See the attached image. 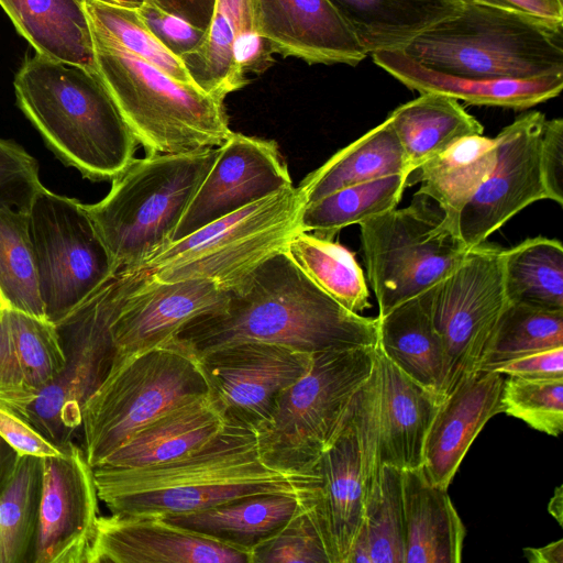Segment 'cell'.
Instances as JSON below:
<instances>
[{"label": "cell", "instance_id": "6da1fadb", "mask_svg": "<svg viewBox=\"0 0 563 563\" xmlns=\"http://www.w3.org/2000/svg\"><path fill=\"white\" fill-rule=\"evenodd\" d=\"M377 336V318L345 309L282 251L230 288L223 307L194 318L172 339L198 357L244 342L284 345L312 354L375 346Z\"/></svg>", "mask_w": 563, "mask_h": 563}, {"label": "cell", "instance_id": "7a4b0ae2", "mask_svg": "<svg viewBox=\"0 0 563 563\" xmlns=\"http://www.w3.org/2000/svg\"><path fill=\"white\" fill-rule=\"evenodd\" d=\"M99 499L111 512L174 516L257 494L298 496L310 478L287 475L261 459L253 429L225 422L197 450L136 468L92 467Z\"/></svg>", "mask_w": 563, "mask_h": 563}, {"label": "cell", "instance_id": "3957f363", "mask_svg": "<svg viewBox=\"0 0 563 563\" xmlns=\"http://www.w3.org/2000/svg\"><path fill=\"white\" fill-rule=\"evenodd\" d=\"M13 86L46 146L84 178L112 180L135 158L140 144L97 71L35 54Z\"/></svg>", "mask_w": 563, "mask_h": 563}, {"label": "cell", "instance_id": "277c9868", "mask_svg": "<svg viewBox=\"0 0 563 563\" xmlns=\"http://www.w3.org/2000/svg\"><path fill=\"white\" fill-rule=\"evenodd\" d=\"M218 156V147L185 154H146L86 205L117 272L143 269L173 243L187 207Z\"/></svg>", "mask_w": 563, "mask_h": 563}, {"label": "cell", "instance_id": "5b68a950", "mask_svg": "<svg viewBox=\"0 0 563 563\" xmlns=\"http://www.w3.org/2000/svg\"><path fill=\"white\" fill-rule=\"evenodd\" d=\"M402 53L434 70L473 78L563 75V22L465 2Z\"/></svg>", "mask_w": 563, "mask_h": 563}, {"label": "cell", "instance_id": "8992f818", "mask_svg": "<svg viewBox=\"0 0 563 563\" xmlns=\"http://www.w3.org/2000/svg\"><path fill=\"white\" fill-rule=\"evenodd\" d=\"M97 74L146 154L219 147L233 132L224 100L169 77L92 31Z\"/></svg>", "mask_w": 563, "mask_h": 563}, {"label": "cell", "instance_id": "52a82bcc", "mask_svg": "<svg viewBox=\"0 0 563 563\" xmlns=\"http://www.w3.org/2000/svg\"><path fill=\"white\" fill-rule=\"evenodd\" d=\"M146 269H121L55 323L65 354L59 375L38 391L0 397L3 405L63 448L81 428L82 407L109 374L114 354L111 324Z\"/></svg>", "mask_w": 563, "mask_h": 563}, {"label": "cell", "instance_id": "ba28073f", "mask_svg": "<svg viewBox=\"0 0 563 563\" xmlns=\"http://www.w3.org/2000/svg\"><path fill=\"white\" fill-rule=\"evenodd\" d=\"M376 353L377 345L313 353L308 372L280 394L255 431L262 461L287 475H306L372 376Z\"/></svg>", "mask_w": 563, "mask_h": 563}, {"label": "cell", "instance_id": "9c48e42d", "mask_svg": "<svg viewBox=\"0 0 563 563\" xmlns=\"http://www.w3.org/2000/svg\"><path fill=\"white\" fill-rule=\"evenodd\" d=\"M209 394L198 358L169 339L112 367L82 407L91 467L165 412Z\"/></svg>", "mask_w": 563, "mask_h": 563}, {"label": "cell", "instance_id": "30bf717a", "mask_svg": "<svg viewBox=\"0 0 563 563\" xmlns=\"http://www.w3.org/2000/svg\"><path fill=\"white\" fill-rule=\"evenodd\" d=\"M305 201L291 186L174 241L144 268L159 282L208 279L229 290L300 230Z\"/></svg>", "mask_w": 563, "mask_h": 563}, {"label": "cell", "instance_id": "8fae6325", "mask_svg": "<svg viewBox=\"0 0 563 563\" xmlns=\"http://www.w3.org/2000/svg\"><path fill=\"white\" fill-rule=\"evenodd\" d=\"M377 412L375 363L372 376L356 393L339 431L308 471L310 478L298 493L330 563H346L369 487L380 467Z\"/></svg>", "mask_w": 563, "mask_h": 563}, {"label": "cell", "instance_id": "7c38bea8", "mask_svg": "<svg viewBox=\"0 0 563 563\" xmlns=\"http://www.w3.org/2000/svg\"><path fill=\"white\" fill-rule=\"evenodd\" d=\"M416 197L408 207L358 224L378 317L434 286L468 252L441 209L424 196Z\"/></svg>", "mask_w": 563, "mask_h": 563}, {"label": "cell", "instance_id": "4fadbf2b", "mask_svg": "<svg viewBox=\"0 0 563 563\" xmlns=\"http://www.w3.org/2000/svg\"><path fill=\"white\" fill-rule=\"evenodd\" d=\"M26 216L45 318L55 324L117 271L85 203L42 186Z\"/></svg>", "mask_w": 563, "mask_h": 563}, {"label": "cell", "instance_id": "5bb4252c", "mask_svg": "<svg viewBox=\"0 0 563 563\" xmlns=\"http://www.w3.org/2000/svg\"><path fill=\"white\" fill-rule=\"evenodd\" d=\"M503 249L482 243L431 287V314L440 336L443 377L441 401L479 371L485 351L508 306Z\"/></svg>", "mask_w": 563, "mask_h": 563}, {"label": "cell", "instance_id": "9a60e30c", "mask_svg": "<svg viewBox=\"0 0 563 563\" xmlns=\"http://www.w3.org/2000/svg\"><path fill=\"white\" fill-rule=\"evenodd\" d=\"M312 354L244 342L197 358L209 396L224 421L256 431L269 419L280 394L308 372Z\"/></svg>", "mask_w": 563, "mask_h": 563}, {"label": "cell", "instance_id": "2e32d148", "mask_svg": "<svg viewBox=\"0 0 563 563\" xmlns=\"http://www.w3.org/2000/svg\"><path fill=\"white\" fill-rule=\"evenodd\" d=\"M545 120L540 111L527 112L494 137V167L459 218V234L467 251L526 207L548 199L540 164Z\"/></svg>", "mask_w": 563, "mask_h": 563}, {"label": "cell", "instance_id": "e0dca14e", "mask_svg": "<svg viewBox=\"0 0 563 563\" xmlns=\"http://www.w3.org/2000/svg\"><path fill=\"white\" fill-rule=\"evenodd\" d=\"M42 462L34 563H87L99 517L92 467L75 442Z\"/></svg>", "mask_w": 563, "mask_h": 563}, {"label": "cell", "instance_id": "ac0fdd59", "mask_svg": "<svg viewBox=\"0 0 563 563\" xmlns=\"http://www.w3.org/2000/svg\"><path fill=\"white\" fill-rule=\"evenodd\" d=\"M294 186L279 147L265 140L232 132L187 207L174 241Z\"/></svg>", "mask_w": 563, "mask_h": 563}, {"label": "cell", "instance_id": "d6986e66", "mask_svg": "<svg viewBox=\"0 0 563 563\" xmlns=\"http://www.w3.org/2000/svg\"><path fill=\"white\" fill-rule=\"evenodd\" d=\"M228 290L208 279L159 282L147 269L111 324L112 367L172 339L187 322L224 306Z\"/></svg>", "mask_w": 563, "mask_h": 563}, {"label": "cell", "instance_id": "ffe728a7", "mask_svg": "<svg viewBox=\"0 0 563 563\" xmlns=\"http://www.w3.org/2000/svg\"><path fill=\"white\" fill-rule=\"evenodd\" d=\"M251 563V554L156 516H99L87 563Z\"/></svg>", "mask_w": 563, "mask_h": 563}, {"label": "cell", "instance_id": "44dd1931", "mask_svg": "<svg viewBox=\"0 0 563 563\" xmlns=\"http://www.w3.org/2000/svg\"><path fill=\"white\" fill-rule=\"evenodd\" d=\"M253 4L256 29L273 54L349 66L367 56L330 0H253Z\"/></svg>", "mask_w": 563, "mask_h": 563}, {"label": "cell", "instance_id": "7402d4cb", "mask_svg": "<svg viewBox=\"0 0 563 563\" xmlns=\"http://www.w3.org/2000/svg\"><path fill=\"white\" fill-rule=\"evenodd\" d=\"M501 375L479 369L441 401L423 451L422 470L431 484L448 489L475 438L501 412Z\"/></svg>", "mask_w": 563, "mask_h": 563}, {"label": "cell", "instance_id": "603a6c76", "mask_svg": "<svg viewBox=\"0 0 563 563\" xmlns=\"http://www.w3.org/2000/svg\"><path fill=\"white\" fill-rule=\"evenodd\" d=\"M376 373L379 463L400 471L422 467L426 439L441 399L402 373L378 347Z\"/></svg>", "mask_w": 563, "mask_h": 563}, {"label": "cell", "instance_id": "cb8c5ba5", "mask_svg": "<svg viewBox=\"0 0 563 563\" xmlns=\"http://www.w3.org/2000/svg\"><path fill=\"white\" fill-rule=\"evenodd\" d=\"M380 68L411 90L440 93L468 104L526 110L560 95L563 75L536 79L473 78L426 67L402 52L372 54Z\"/></svg>", "mask_w": 563, "mask_h": 563}, {"label": "cell", "instance_id": "d4e9b609", "mask_svg": "<svg viewBox=\"0 0 563 563\" xmlns=\"http://www.w3.org/2000/svg\"><path fill=\"white\" fill-rule=\"evenodd\" d=\"M224 426L208 394L156 418L93 467L136 468L169 462L202 446Z\"/></svg>", "mask_w": 563, "mask_h": 563}, {"label": "cell", "instance_id": "484cf974", "mask_svg": "<svg viewBox=\"0 0 563 563\" xmlns=\"http://www.w3.org/2000/svg\"><path fill=\"white\" fill-rule=\"evenodd\" d=\"M65 362L54 323L11 308L0 312V397L41 390Z\"/></svg>", "mask_w": 563, "mask_h": 563}, {"label": "cell", "instance_id": "4316f807", "mask_svg": "<svg viewBox=\"0 0 563 563\" xmlns=\"http://www.w3.org/2000/svg\"><path fill=\"white\" fill-rule=\"evenodd\" d=\"M405 563H459L465 527L446 488L431 484L422 467L405 470Z\"/></svg>", "mask_w": 563, "mask_h": 563}, {"label": "cell", "instance_id": "83f0119b", "mask_svg": "<svg viewBox=\"0 0 563 563\" xmlns=\"http://www.w3.org/2000/svg\"><path fill=\"white\" fill-rule=\"evenodd\" d=\"M0 7L36 54L97 71L85 0H0Z\"/></svg>", "mask_w": 563, "mask_h": 563}, {"label": "cell", "instance_id": "f1b7e54d", "mask_svg": "<svg viewBox=\"0 0 563 563\" xmlns=\"http://www.w3.org/2000/svg\"><path fill=\"white\" fill-rule=\"evenodd\" d=\"M365 53L402 52L419 35L453 18L462 0H330Z\"/></svg>", "mask_w": 563, "mask_h": 563}, {"label": "cell", "instance_id": "f546056e", "mask_svg": "<svg viewBox=\"0 0 563 563\" xmlns=\"http://www.w3.org/2000/svg\"><path fill=\"white\" fill-rule=\"evenodd\" d=\"M377 323L379 351L402 373L439 396L444 354L432 321L431 288L377 317Z\"/></svg>", "mask_w": 563, "mask_h": 563}, {"label": "cell", "instance_id": "4dcf8cb0", "mask_svg": "<svg viewBox=\"0 0 563 563\" xmlns=\"http://www.w3.org/2000/svg\"><path fill=\"white\" fill-rule=\"evenodd\" d=\"M300 508L297 495L257 494L200 511L161 517L184 529L250 552Z\"/></svg>", "mask_w": 563, "mask_h": 563}, {"label": "cell", "instance_id": "1f68e13d", "mask_svg": "<svg viewBox=\"0 0 563 563\" xmlns=\"http://www.w3.org/2000/svg\"><path fill=\"white\" fill-rule=\"evenodd\" d=\"M495 161V139L483 134L464 137L413 172L415 183L421 184L416 195L433 200L459 234L460 214L488 177Z\"/></svg>", "mask_w": 563, "mask_h": 563}, {"label": "cell", "instance_id": "d6a6232c", "mask_svg": "<svg viewBox=\"0 0 563 563\" xmlns=\"http://www.w3.org/2000/svg\"><path fill=\"white\" fill-rule=\"evenodd\" d=\"M408 172L404 150L387 118L334 153L297 186L305 206L335 190Z\"/></svg>", "mask_w": 563, "mask_h": 563}, {"label": "cell", "instance_id": "836d02e7", "mask_svg": "<svg viewBox=\"0 0 563 563\" xmlns=\"http://www.w3.org/2000/svg\"><path fill=\"white\" fill-rule=\"evenodd\" d=\"M388 119L404 150L410 175L455 142L484 132V126L459 100L440 93H420L396 108Z\"/></svg>", "mask_w": 563, "mask_h": 563}, {"label": "cell", "instance_id": "e575fe53", "mask_svg": "<svg viewBox=\"0 0 563 563\" xmlns=\"http://www.w3.org/2000/svg\"><path fill=\"white\" fill-rule=\"evenodd\" d=\"M402 471L380 464L346 563H405Z\"/></svg>", "mask_w": 563, "mask_h": 563}, {"label": "cell", "instance_id": "d590c367", "mask_svg": "<svg viewBox=\"0 0 563 563\" xmlns=\"http://www.w3.org/2000/svg\"><path fill=\"white\" fill-rule=\"evenodd\" d=\"M253 32H258L253 0H216L213 16L202 43L180 57L192 82L223 100L239 90L232 48L236 37Z\"/></svg>", "mask_w": 563, "mask_h": 563}, {"label": "cell", "instance_id": "8d00e7d4", "mask_svg": "<svg viewBox=\"0 0 563 563\" xmlns=\"http://www.w3.org/2000/svg\"><path fill=\"white\" fill-rule=\"evenodd\" d=\"M503 272L509 303L563 310V246L559 240L537 236L503 249Z\"/></svg>", "mask_w": 563, "mask_h": 563}, {"label": "cell", "instance_id": "74e56055", "mask_svg": "<svg viewBox=\"0 0 563 563\" xmlns=\"http://www.w3.org/2000/svg\"><path fill=\"white\" fill-rule=\"evenodd\" d=\"M285 251L318 288L345 309L361 314L371 308L364 273L346 247L333 240L299 231Z\"/></svg>", "mask_w": 563, "mask_h": 563}, {"label": "cell", "instance_id": "f35d334b", "mask_svg": "<svg viewBox=\"0 0 563 563\" xmlns=\"http://www.w3.org/2000/svg\"><path fill=\"white\" fill-rule=\"evenodd\" d=\"M408 178L406 173L395 174L335 190L303 207L300 230L333 240L342 229L396 208Z\"/></svg>", "mask_w": 563, "mask_h": 563}, {"label": "cell", "instance_id": "ab89813d", "mask_svg": "<svg viewBox=\"0 0 563 563\" xmlns=\"http://www.w3.org/2000/svg\"><path fill=\"white\" fill-rule=\"evenodd\" d=\"M42 478V457L19 455L0 495V563H34Z\"/></svg>", "mask_w": 563, "mask_h": 563}, {"label": "cell", "instance_id": "60d3db41", "mask_svg": "<svg viewBox=\"0 0 563 563\" xmlns=\"http://www.w3.org/2000/svg\"><path fill=\"white\" fill-rule=\"evenodd\" d=\"M0 296L7 308L46 319L26 212L2 205Z\"/></svg>", "mask_w": 563, "mask_h": 563}, {"label": "cell", "instance_id": "b9f144b4", "mask_svg": "<svg viewBox=\"0 0 563 563\" xmlns=\"http://www.w3.org/2000/svg\"><path fill=\"white\" fill-rule=\"evenodd\" d=\"M560 346H563V310L508 303L493 332L479 369L493 371L526 354Z\"/></svg>", "mask_w": 563, "mask_h": 563}, {"label": "cell", "instance_id": "7bdbcfd3", "mask_svg": "<svg viewBox=\"0 0 563 563\" xmlns=\"http://www.w3.org/2000/svg\"><path fill=\"white\" fill-rule=\"evenodd\" d=\"M85 9L93 32L175 80L195 85L181 59L159 43L143 23L135 8L110 0H85Z\"/></svg>", "mask_w": 563, "mask_h": 563}, {"label": "cell", "instance_id": "ee69618b", "mask_svg": "<svg viewBox=\"0 0 563 563\" xmlns=\"http://www.w3.org/2000/svg\"><path fill=\"white\" fill-rule=\"evenodd\" d=\"M501 412L551 437L563 431V378L526 379L508 376L500 397Z\"/></svg>", "mask_w": 563, "mask_h": 563}, {"label": "cell", "instance_id": "f6af8a7d", "mask_svg": "<svg viewBox=\"0 0 563 563\" xmlns=\"http://www.w3.org/2000/svg\"><path fill=\"white\" fill-rule=\"evenodd\" d=\"M251 563H330L322 539L308 514L299 510L273 536L251 551Z\"/></svg>", "mask_w": 563, "mask_h": 563}, {"label": "cell", "instance_id": "bcb514c9", "mask_svg": "<svg viewBox=\"0 0 563 563\" xmlns=\"http://www.w3.org/2000/svg\"><path fill=\"white\" fill-rule=\"evenodd\" d=\"M42 186L36 159L18 143L0 139V205L26 212Z\"/></svg>", "mask_w": 563, "mask_h": 563}, {"label": "cell", "instance_id": "7dc6e473", "mask_svg": "<svg viewBox=\"0 0 563 563\" xmlns=\"http://www.w3.org/2000/svg\"><path fill=\"white\" fill-rule=\"evenodd\" d=\"M136 11L159 43L179 58L197 48L205 38L206 31L163 11L151 0H145Z\"/></svg>", "mask_w": 563, "mask_h": 563}, {"label": "cell", "instance_id": "c3c4849f", "mask_svg": "<svg viewBox=\"0 0 563 563\" xmlns=\"http://www.w3.org/2000/svg\"><path fill=\"white\" fill-rule=\"evenodd\" d=\"M0 437L19 454L47 457L59 455L63 448L43 435L29 421L0 405Z\"/></svg>", "mask_w": 563, "mask_h": 563}, {"label": "cell", "instance_id": "681fc988", "mask_svg": "<svg viewBox=\"0 0 563 563\" xmlns=\"http://www.w3.org/2000/svg\"><path fill=\"white\" fill-rule=\"evenodd\" d=\"M542 179L549 200L563 205V120H545L540 147Z\"/></svg>", "mask_w": 563, "mask_h": 563}, {"label": "cell", "instance_id": "f907efd6", "mask_svg": "<svg viewBox=\"0 0 563 563\" xmlns=\"http://www.w3.org/2000/svg\"><path fill=\"white\" fill-rule=\"evenodd\" d=\"M493 372L526 379L563 378V346L526 354L496 366Z\"/></svg>", "mask_w": 563, "mask_h": 563}, {"label": "cell", "instance_id": "816d5d0a", "mask_svg": "<svg viewBox=\"0 0 563 563\" xmlns=\"http://www.w3.org/2000/svg\"><path fill=\"white\" fill-rule=\"evenodd\" d=\"M163 11L207 31L213 16L216 0H151Z\"/></svg>", "mask_w": 563, "mask_h": 563}, {"label": "cell", "instance_id": "f5cc1de1", "mask_svg": "<svg viewBox=\"0 0 563 563\" xmlns=\"http://www.w3.org/2000/svg\"><path fill=\"white\" fill-rule=\"evenodd\" d=\"M512 10L554 22H563V5L553 0H462Z\"/></svg>", "mask_w": 563, "mask_h": 563}, {"label": "cell", "instance_id": "db71d44e", "mask_svg": "<svg viewBox=\"0 0 563 563\" xmlns=\"http://www.w3.org/2000/svg\"><path fill=\"white\" fill-rule=\"evenodd\" d=\"M523 552L531 563H562L563 540L560 539L541 548H526Z\"/></svg>", "mask_w": 563, "mask_h": 563}, {"label": "cell", "instance_id": "11a10c76", "mask_svg": "<svg viewBox=\"0 0 563 563\" xmlns=\"http://www.w3.org/2000/svg\"><path fill=\"white\" fill-rule=\"evenodd\" d=\"M19 454L0 437V495L13 475Z\"/></svg>", "mask_w": 563, "mask_h": 563}, {"label": "cell", "instance_id": "9f6ffc18", "mask_svg": "<svg viewBox=\"0 0 563 563\" xmlns=\"http://www.w3.org/2000/svg\"><path fill=\"white\" fill-rule=\"evenodd\" d=\"M562 486H559L555 489L554 496L552 497L550 504H549V511L550 514L558 520V522L562 526Z\"/></svg>", "mask_w": 563, "mask_h": 563}, {"label": "cell", "instance_id": "6f0895ef", "mask_svg": "<svg viewBox=\"0 0 563 563\" xmlns=\"http://www.w3.org/2000/svg\"><path fill=\"white\" fill-rule=\"evenodd\" d=\"M110 1H113V2L124 5V7H130V8L136 9V8L141 7L145 0H110Z\"/></svg>", "mask_w": 563, "mask_h": 563}, {"label": "cell", "instance_id": "680465c9", "mask_svg": "<svg viewBox=\"0 0 563 563\" xmlns=\"http://www.w3.org/2000/svg\"><path fill=\"white\" fill-rule=\"evenodd\" d=\"M4 308H7V306H5V303H4V301H3V299H2V298H1V296H0V312H1Z\"/></svg>", "mask_w": 563, "mask_h": 563}, {"label": "cell", "instance_id": "91938a15", "mask_svg": "<svg viewBox=\"0 0 563 563\" xmlns=\"http://www.w3.org/2000/svg\"><path fill=\"white\" fill-rule=\"evenodd\" d=\"M553 1H555L556 3H559V4H562V5H563V0H553Z\"/></svg>", "mask_w": 563, "mask_h": 563}]
</instances>
